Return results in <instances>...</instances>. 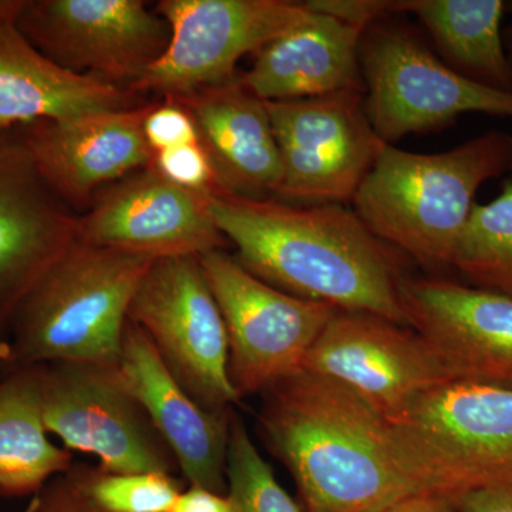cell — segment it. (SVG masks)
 Here are the masks:
<instances>
[{"label":"cell","mask_w":512,"mask_h":512,"mask_svg":"<svg viewBox=\"0 0 512 512\" xmlns=\"http://www.w3.org/2000/svg\"><path fill=\"white\" fill-rule=\"evenodd\" d=\"M39 366L13 370L0 383V493L19 497L67 473L72 454L47 439Z\"/></svg>","instance_id":"cell-23"},{"label":"cell","mask_w":512,"mask_h":512,"mask_svg":"<svg viewBox=\"0 0 512 512\" xmlns=\"http://www.w3.org/2000/svg\"><path fill=\"white\" fill-rule=\"evenodd\" d=\"M227 484L239 512H303L278 483L235 413L229 426Z\"/></svg>","instance_id":"cell-25"},{"label":"cell","mask_w":512,"mask_h":512,"mask_svg":"<svg viewBox=\"0 0 512 512\" xmlns=\"http://www.w3.org/2000/svg\"><path fill=\"white\" fill-rule=\"evenodd\" d=\"M200 262L227 328L229 379L239 397L262 394L301 370L339 309L279 291L222 249Z\"/></svg>","instance_id":"cell-8"},{"label":"cell","mask_w":512,"mask_h":512,"mask_svg":"<svg viewBox=\"0 0 512 512\" xmlns=\"http://www.w3.org/2000/svg\"><path fill=\"white\" fill-rule=\"evenodd\" d=\"M386 20L365 30L359 50L367 119L384 144L441 130L461 114L512 119V93L464 79L416 33Z\"/></svg>","instance_id":"cell-6"},{"label":"cell","mask_w":512,"mask_h":512,"mask_svg":"<svg viewBox=\"0 0 512 512\" xmlns=\"http://www.w3.org/2000/svg\"><path fill=\"white\" fill-rule=\"evenodd\" d=\"M302 3L313 13L365 30L397 13V0H308Z\"/></svg>","instance_id":"cell-29"},{"label":"cell","mask_w":512,"mask_h":512,"mask_svg":"<svg viewBox=\"0 0 512 512\" xmlns=\"http://www.w3.org/2000/svg\"><path fill=\"white\" fill-rule=\"evenodd\" d=\"M363 33L365 29L311 12L308 20L259 50L239 83L264 101L365 92L359 60Z\"/></svg>","instance_id":"cell-20"},{"label":"cell","mask_w":512,"mask_h":512,"mask_svg":"<svg viewBox=\"0 0 512 512\" xmlns=\"http://www.w3.org/2000/svg\"><path fill=\"white\" fill-rule=\"evenodd\" d=\"M79 232L80 218L46 183L19 128L0 130V348L20 303Z\"/></svg>","instance_id":"cell-16"},{"label":"cell","mask_w":512,"mask_h":512,"mask_svg":"<svg viewBox=\"0 0 512 512\" xmlns=\"http://www.w3.org/2000/svg\"><path fill=\"white\" fill-rule=\"evenodd\" d=\"M73 470L99 512H171L183 493V483L173 474L109 473L100 467Z\"/></svg>","instance_id":"cell-26"},{"label":"cell","mask_w":512,"mask_h":512,"mask_svg":"<svg viewBox=\"0 0 512 512\" xmlns=\"http://www.w3.org/2000/svg\"><path fill=\"white\" fill-rule=\"evenodd\" d=\"M128 319L146 333L195 402L210 412H232L241 397L229 379L227 328L200 256L154 259L134 293Z\"/></svg>","instance_id":"cell-7"},{"label":"cell","mask_w":512,"mask_h":512,"mask_svg":"<svg viewBox=\"0 0 512 512\" xmlns=\"http://www.w3.org/2000/svg\"><path fill=\"white\" fill-rule=\"evenodd\" d=\"M512 167V136L488 131L443 153L384 144L353 205L387 245L429 269L451 268L477 192Z\"/></svg>","instance_id":"cell-3"},{"label":"cell","mask_w":512,"mask_h":512,"mask_svg":"<svg viewBox=\"0 0 512 512\" xmlns=\"http://www.w3.org/2000/svg\"><path fill=\"white\" fill-rule=\"evenodd\" d=\"M451 268L467 285L512 299V180L488 204H476Z\"/></svg>","instance_id":"cell-24"},{"label":"cell","mask_w":512,"mask_h":512,"mask_svg":"<svg viewBox=\"0 0 512 512\" xmlns=\"http://www.w3.org/2000/svg\"><path fill=\"white\" fill-rule=\"evenodd\" d=\"M409 328L426 340L448 382L512 390V299L443 278L403 276Z\"/></svg>","instance_id":"cell-15"},{"label":"cell","mask_w":512,"mask_h":512,"mask_svg":"<svg viewBox=\"0 0 512 512\" xmlns=\"http://www.w3.org/2000/svg\"><path fill=\"white\" fill-rule=\"evenodd\" d=\"M211 210L234 258L279 291L407 325L400 254L342 205L291 204L217 191Z\"/></svg>","instance_id":"cell-1"},{"label":"cell","mask_w":512,"mask_h":512,"mask_svg":"<svg viewBox=\"0 0 512 512\" xmlns=\"http://www.w3.org/2000/svg\"><path fill=\"white\" fill-rule=\"evenodd\" d=\"M262 394V436L303 512H377L423 495L400 467L390 424L346 387L301 369Z\"/></svg>","instance_id":"cell-2"},{"label":"cell","mask_w":512,"mask_h":512,"mask_svg":"<svg viewBox=\"0 0 512 512\" xmlns=\"http://www.w3.org/2000/svg\"><path fill=\"white\" fill-rule=\"evenodd\" d=\"M43 420L69 450L93 454L109 473L178 470L170 448L124 383L119 365L39 366Z\"/></svg>","instance_id":"cell-10"},{"label":"cell","mask_w":512,"mask_h":512,"mask_svg":"<svg viewBox=\"0 0 512 512\" xmlns=\"http://www.w3.org/2000/svg\"><path fill=\"white\" fill-rule=\"evenodd\" d=\"M143 131L154 154L200 141V134L190 111L183 104L171 99L163 104H150Z\"/></svg>","instance_id":"cell-28"},{"label":"cell","mask_w":512,"mask_h":512,"mask_svg":"<svg viewBox=\"0 0 512 512\" xmlns=\"http://www.w3.org/2000/svg\"><path fill=\"white\" fill-rule=\"evenodd\" d=\"M302 369L346 387L387 423L448 382L416 330L366 312L336 313L313 343Z\"/></svg>","instance_id":"cell-13"},{"label":"cell","mask_w":512,"mask_h":512,"mask_svg":"<svg viewBox=\"0 0 512 512\" xmlns=\"http://www.w3.org/2000/svg\"><path fill=\"white\" fill-rule=\"evenodd\" d=\"M511 170H512V167H511Z\"/></svg>","instance_id":"cell-36"},{"label":"cell","mask_w":512,"mask_h":512,"mask_svg":"<svg viewBox=\"0 0 512 512\" xmlns=\"http://www.w3.org/2000/svg\"><path fill=\"white\" fill-rule=\"evenodd\" d=\"M211 195L178 187L150 164L94 197L80 218L79 241L154 259L217 251L227 239Z\"/></svg>","instance_id":"cell-14"},{"label":"cell","mask_w":512,"mask_h":512,"mask_svg":"<svg viewBox=\"0 0 512 512\" xmlns=\"http://www.w3.org/2000/svg\"><path fill=\"white\" fill-rule=\"evenodd\" d=\"M377 512H457V510L451 498L423 494L406 498Z\"/></svg>","instance_id":"cell-33"},{"label":"cell","mask_w":512,"mask_h":512,"mask_svg":"<svg viewBox=\"0 0 512 512\" xmlns=\"http://www.w3.org/2000/svg\"><path fill=\"white\" fill-rule=\"evenodd\" d=\"M457 512H512V485L483 488L458 495Z\"/></svg>","instance_id":"cell-31"},{"label":"cell","mask_w":512,"mask_h":512,"mask_svg":"<svg viewBox=\"0 0 512 512\" xmlns=\"http://www.w3.org/2000/svg\"><path fill=\"white\" fill-rule=\"evenodd\" d=\"M35 512H99L79 483L73 467L43 487Z\"/></svg>","instance_id":"cell-30"},{"label":"cell","mask_w":512,"mask_h":512,"mask_svg":"<svg viewBox=\"0 0 512 512\" xmlns=\"http://www.w3.org/2000/svg\"><path fill=\"white\" fill-rule=\"evenodd\" d=\"M148 109L40 121L19 131L46 183L76 212L90 208L101 188L151 164L154 153L143 131Z\"/></svg>","instance_id":"cell-17"},{"label":"cell","mask_w":512,"mask_h":512,"mask_svg":"<svg viewBox=\"0 0 512 512\" xmlns=\"http://www.w3.org/2000/svg\"><path fill=\"white\" fill-rule=\"evenodd\" d=\"M279 154L281 201L342 205L353 201L384 146L365 110V92L266 101Z\"/></svg>","instance_id":"cell-11"},{"label":"cell","mask_w":512,"mask_h":512,"mask_svg":"<svg viewBox=\"0 0 512 512\" xmlns=\"http://www.w3.org/2000/svg\"><path fill=\"white\" fill-rule=\"evenodd\" d=\"M390 424L400 467L419 494L454 498L512 485V390L446 382Z\"/></svg>","instance_id":"cell-5"},{"label":"cell","mask_w":512,"mask_h":512,"mask_svg":"<svg viewBox=\"0 0 512 512\" xmlns=\"http://www.w3.org/2000/svg\"><path fill=\"white\" fill-rule=\"evenodd\" d=\"M171 512H239V510L231 495L190 485L188 490H183L180 494Z\"/></svg>","instance_id":"cell-32"},{"label":"cell","mask_w":512,"mask_h":512,"mask_svg":"<svg viewBox=\"0 0 512 512\" xmlns=\"http://www.w3.org/2000/svg\"><path fill=\"white\" fill-rule=\"evenodd\" d=\"M153 261L77 242L20 303L3 360L13 370L59 362L119 365L131 302Z\"/></svg>","instance_id":"cell-4"},{"label":"cell","mask_w":512,"mask_h":512,"mask_svg":"<svg viewBox=\"0 0 512 512\" xmlns=\"http://www.w3.org/2000/svg\"><path fill=\"white\" fill-rule=\"evenodd\" d=\"M16 28L47 59L133 90L170 43V26L141 0H26Z\"/></svg>","instance_id":"cell-12"},{"label":"cell","mask_w":512,"mask_h":512,"mask_svg":"<svg viewBox=\"0 0 512 512\" xmlns=\"http://www.w3.org/2000/svg\"><path fill=\"white\" fill-rule=\"evenodd\" d=\"M151 165L168 181L185 190L208 194L220 191L214 165L201 141L156 153Z\"/></svg>","instance_id":"cell-27"},{"label":"cell","mask_w":512,"mask_h":512,"mask_svg":"<svg viewBox=\"0 0 512 512\" xmlns=\"http://www.w3.org/2000/svg\"><path fill=\"white\" fill-rule=\"evenodd\" d=\"M156 12L170 26V43L131 92L167 99L234 82L242 57L311 16L288 0H163Z\"/></svg>","instance_id":"cell-9"},{"label":"cell","mask_w":512,"mask_h":512,"mask_svg":"<svg viewBox=\"0 0 512 512\" xmlns=\"http://www.w3.org/2000/svg\"><path fill=\"white\" fill-rule=\"evenodd\" d=\"M503 0H399L397 13H412L427 30L436 55L464 79L512 93L504 46Z\"/></svg>","instance_id":"cell-22"},{"label":"cell","mask_w":512,"mask_h":512,"mask_svg":"<svg viewBox=\"0 0 512 512\" xmlns=\"http://www.w3.org/2000/svg\"><path fill=\"white\" fill-rule=\"evenodd\" d=\"M119 370L161 439L178 470L192 487L228 494L229 426L234 412L215 413L185 392L158 356L153 343L128 319Z\"/></svg>","instance_id":"cell-18"},{"label":"cell","mask_w":512,"mask_h":512,"mask_svg":"<svg viewBox=\"0 0 512 512\" xmlns=\"http://www.w3.org/2000/svg\"><path fill=\"white\" fill-rule=\"evenodd\" d=\"M171 100L190 111L220 191L249 198L278 197L281 154L266 101L238 79Z\"/></svg>","instance_id":"cell-19"},{"label":"cell","mask_w":512,"mask_h":512,"mask_svg":"<svg viewBox=\"0 0 512 512\" xmlns=\"http://www.w3.org/2000/svg\"><path fill=\"white\" fill-rule=\"evenodd\" d=\"M138 106L130 90L47 59L16 25L0 28V130Z\"/></svg>","instance_id":"cell-21"},{"label":"cell","mask_w":512,"mask_h":512,"mask_svg":"<svg viewBox=\"0 0 512 512\" xmlns=\"http://www.w3.org/2000/svg\"><path fill=\"white\" fill-rule=\"evenodd\" d=\"M26 0H0V28L16 25Z\"/></svg>","instance_id":"cell-34"},{"label":"cell","mask_w":512,"mask_h":512,"mask_svg":"<svg viewBox=\"0 0 512 512\" xmlns=\"http://www.w3.org/2000/svg\"><path fill=\"white\" fill-rule=\"evenodd\" d=\"M507 10H510L511 13V23L504 32V46L505 52H507L508 62H510L512 69V2L507 3Z\"/></svg>","instance_id":"cell-35"}]
</instances>
